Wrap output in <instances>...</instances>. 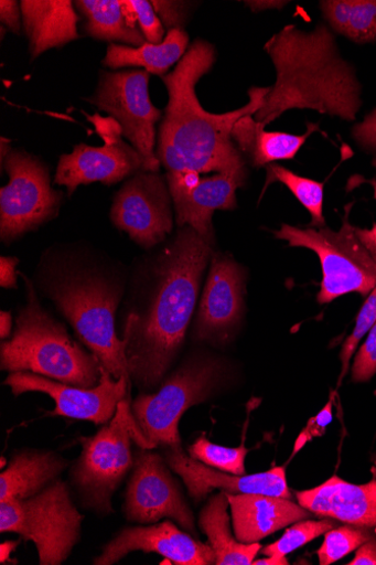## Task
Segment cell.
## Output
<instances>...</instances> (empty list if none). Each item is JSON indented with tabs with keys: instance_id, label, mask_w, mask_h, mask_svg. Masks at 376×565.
Masks as SVG:
<instances>
[{
	"instance_id": "cell-1",
	"label": "cell",
	"mask_w": 376,
	"mask_h": 565,
	"mask_svg": "<svg viewBox=\"0 0 376 565\" xmlns=\"http://www.w3.org/2000/svg\"><path fill=\"white\" fill-rule=\"evenodd\" d=\"M213 245L185 226L138 270L125 335L130 377L155 387L173 365L195 311Z\"/></svg>"
},
{
	"instance_id": "cell-2",
	"label": "cell",
	"mask_w": 376,
	"mask_h": 565,
	"mask_svg": "<svg viewBox=\"0 0 376 565\" xmlns=\"http://www.w3.org/2000/svg\"><path fill=\"white\" fill-rule=\"evenodd\" d=\"M217 51L198 39L175 70L163 79L169 103L159 126L155 156L168 177L225 173L247 178L243 153L233 140L237 121L255 116L270 87H251L244 108L224 115L204 110L196 95V85L214 67Z\"/></svg>"
},
{
	"instance_id": "cell-3",
	"label": "cell",
	"mask_w": 376,
	"mask_h": 565,
	"mask_svg": "<svg viewBox=\"0 0 376 565\" xmlns=\"http://www.w3.org/2000/svg\"><path fill=\"white\" fill-rule=\"evenodd\" d=\"M277 72L254 119L265 127L290 110H313L355 121L363 106L362 84L326 24L305 31L284 26L264 45Z\"/></svg>"
},
{
	"instance_id": "cell-4",
	"label": "cell",
	"mask_w": 376,
	"mask_h": 565,
	"mask_svg": "<svg viewBox=\"0 0 376 565\" xmlns=\"http://www.w3.org/2000/svg\"><path fill=\"white\" fill-rule=\"evenodd\" d=\"M43 291L71 323L80 341L115 380L131 379L127 348L120 340L116 315L125 285L116 273L79 249L47 255L41 271Z\"/></svg>"
},
{
	"instance_id": "cell-5",
	"label": "cell",
	"mask_w": 376,
	"mask_h": 565,
	"mask_svg": "<svg viewBox=\"0 0 376 565\" xmlns=\"http://www.w3.org/2000/svg\"><path fill=\"white\" fill-rule=\"evenodd\" d=\"M22 277L28 302L17 319L13 338L0 347V369L29 372L83 388L98 385L103 369L99 359L86 352L66 327L44 310L33 284Z\"/></svg>"
},
{
	"instance_id": "cell-6",
	"label": "cell",
	"mask_w": 376,
	"mask_h": 565,
	"mask_svg": "<svg viewBox=\"0 0 376 565\" xmlns=\"http://www.w3.org/2000/svg\"><path fill=\"white\" fill-rule=\"evenodd\" d=\"M226 374L223 359L194 355L155 394L139 395L132 403V414L150 447H181L179 425L183 415L190 407L210 398L224 383Z\"/></svg>"
},
{
	"instance_id": "cell-7",
	"label": "cell",
	"mask_w": 376,
	"mask_h": 565,
	"mask_svg": "<svg viewBox=\"0 0 376 565\" xmlns=\"http://www.w3.org/2000/svg\"><path fill=\"white\" fill-rule=\"evenodd\" d=\"M352 207L353 203L346 205L339 231L283 224L275 232L276 237L287 241L290 247H304L318 255L322 269L319 303H329L352 292L367 296L376 287V262L350 222Z\"/></svg>"
},
{
	"instance_id": "cell-8",
	"label": "cell",
	"mask_w": 376,
	"mask_h": 565,
	"mask_svg": "<svg viewBox=\"0 0 376 565\" xmlns=\"http://www.w3.org/2000/svg\"><path fill=\"white\" fill-rule=\"evenodd\" d=\"M132 438L142 448H151L136 423L130 397L120 402L109 425L93 437L79 438L83 451L72 476L87 507L112 511V495L135 465Z\"/></svg>"
},
{
	"instance_id": "cell-9",
	"label": "cell",
	"mask_w": 376,
	"mask_h": 565,
	"mask_svg": "<svg viewBox=\"0 0 376 565\" xmlns=\"http://www.w3.org/2000/svg\"><path fill=\"white\" fill-rule=\"evenodd\" d=\"M83 520L62 481L31 498L0 502V531L33 542L42 565L67 559L80 540Z\"/></svg>"
},
{
	"instance_id": "cell-10",
	"label": "cell",
	"mask_w": 376,
	"mask_h": 565,
	"mask_svg": "<svg viewBox=\"0 0 376 565\" xmlns=\"http://www.w3.org/2000/svg\"><path fill=\"white\" fill-rule=\"evenodd\" d=\"M2 167L10 182L0 190V238L11 243L55 218L63 192L51 186L49 170L24 150H11Z\"/></svg>"
},
{
	"instance_id": "cell-11",
	"label": "cell",
	"mask_w": 376,
	"mask_h": 565,
	"mask_svg": "<svg viewBox=\"0 0 376 565\" xmlns=\"http://www.w3.org/2000/svg\"><path fill=\"white\" fill-rule=\"evenodd\" d=\"M149 79L150 74L143 70L101 73L96 92L88 102L120 125L122 136L142 159V171L158 172L155 125L163 113L152 105Z\"/></svg>"
},
{
	"instance_id": "cell-12",
	"label": "cell",
	"mask_w": 376,
	"mask_h": 565,
	"mask_svg": "<svg viewBox=\"0 0 376 565\" xmlns=\"http://www.w3.org/2000/svg\"><path fill=\"white\" fill-rule=\"evenodd\" d=\"M104 139L101 147L77 145L72 153L60 160L55 183L67 188L73 195L79 185L100 182L112 185L143 169L139 152L122 139L120 125L111 117L98 114L86 116Z\"/></svg>"
},
{
	"instance_id": "cell-13",
	"label": "cell",
	"mask_w": 376,
	"mask_h": 565,
	"mask_svg": "<svg viewBox=\"0 0 376 565\" xmlns=\"http://www.w3.org/2000/svg\"><path fill=\"white\" fill-rule=\"evenodd\" d=\"M172 204L166 178L157 172H138L118 191L111 221L139 246L150 249L172 233Z\"/></svg>"
},
{
	"instance_id": "cell-14",
	"label": "cell",
	"mask_w": 376,
	"mask_h": 565,
	"mask_svg": "<svg viewBox=\"0 0 376 565\" xmlns=\"http://www.w3.org/2000/svg\"><path fill=\"white\" fill-rule=\"evenodd\" d=\"M15 396L29 392L47 394L56 402V408L49 416L67 417L104 425L114 419L121 401L130 397V380L119 381L101 369L98 385L83 388L50 380L29 372L11 373L7 379Z\"/></svg>"
},
{
	"instance_id": "cell-15",
	"label": "cell",
	"mask_w": 376,
	"mask_h": 565,
	"mask_svg": "<svg viewBox=\"0 0 376 565\" xmlns=\"http://www.w3.org/2000/svg\"><path fill=\"white\" fill-rule=\"evenodd\" d=\"M125 512L135 523L151 524L172 519L191 534H196L193 513L164 459L147 449L136 457Z\"/></svg>"
},
{
	"instance_id": "cell-16",
	"label": "cell",
	"mask_w": 376,
	"mask_h": 565,
	"mask_svg": "<svg viewBox=\"0 0 376 565\" xmlns=\"http://www.w3.org/2000/svg\"><path fill=\"white\" fill-rule=\"evenodd\" d=\"M245 287L246 274L233 256L213 253L194 328L196 341L232 340L241 322Z\"/></svg>"
},
{
	"instance_id": "cell-17",
	"label": "cell",
	"mask_w": 376,
	"mask_h": 565,
	"mask_svg": "<svg viewBox=\"0 0 376 565\" xmlns=\"http://www.w3.org/2000/svg\"><path fill=\"white\" fill-rule=\"evenodd\" d=\"M246 179L225 173L204 178L197 174L166 175L178 225L193 228L214 245L213 214L237 209L236 191L246 183Z\"/></svg>"
},
{
	"instance_id": "cell-18",
	"label": "cell",
	"mask_w": 376,
	"mask_h": 565,
	"mask_svg": "<svg viewBox=\"0 0 376 565\" xmlns=\"http://www.w3.org/2000/svg\"><path fill=\"white\" fill-rule=\"evenodd\" d=\"M157 553L179 565L216 564V554L207 544L194 540L166 521L149 527H130L107 543L94 564L112 565L131 552Z\"/></svg>"
},
{
	"instance_id": "cell-19",
	"label": "cell",
	"mask_w": 376,
	"mask_h": 565,
	"mask_svg": "<svg viewBox=\"0 0 376 565\" xmlns=\"http://www.w3.org/2000/svg\"><path fill=\"white\" fill-rule=\"evenodd\" d=\"M166 460L169 467L182 478L190 495L197 502L214 489L232 494L254 493L292 498L284 467H276L270 471L253 476H228L185 455L181 447L171 448L166 452Z\"/></svg>"
},
{
	"instance_id": "cell-20",
	"label": "cell",
	"mask_w": 376,
	"mask_h": 565,
	"mask_svg": "<svg viewBox=\"0 0 376 565\" xmlns=\"http://www.w3.org/2000/svg\"><path fill=\"white\" fill-rule=\"evenodd\" d=\"M299 504L316 518L346 525L376 527V480L362 486L334 476L311 490L296 493Z\"/></svg>"
},
{
	"instance_id": "cell-21",
	"label": "cell",
	"mask_w": 376,
	"mask_h": 565,
	"mask_svg": "<svg viewBox=\"0 0 376 565\" xmlns=\"http://www.w3.org/2000/svg\"><path fill=\"white\" fill-rule=\"evenodd\" d=\"M227 495L236 539L245 544L258 543L311 516L310 511L291 499L254 493Z\"/></svg>"
},
{
	"instance_id": "cell-22",
	"label": "cell",
	"mask_w": 376,
	"mask_h": 565,
	"mask_svg": "<svg viewBox=\"0 0 376 565\" xmlns=\"http://www.w3.org/2000/svg\"><path fill=\"white\" fill-rule=\"evenodd\" d=\"M71 0H23L22 22L32 60L78 40L79 17Z\"/></svg>"
},
{
	"instance_id": "cell-23",
	"label": "cell",
	"mask_w": 376,
	"mask_h": 565,
	"mask_svg": "<svg viewBox=\"0 0 376 565\" xmlns=\"http://www.w3.org/2000/svg\"><path fill=\"white\" fill-rule=\"evenodd\" d=\"M320 131L319 125L308 122L307 132L302 136L281 131H266L262 124L253 116H246L236 122L233 140L255 168H264L278 161H289L313 132Z\"/></svg>"
},
{
	"instance_id": "cell-24",
	"label": "cell",
	"mask_w": 376,
	"mask_h": 565,
	"mask_svg": "<svg viewBox=\"0 0 376 565\" xmlns=\"http://www.w3.org/2000/svg\"><path fill=\"white\" fill-rule=\"evenodd\" d=\"M66 460L50 451L15 455L0 475V502L31 498L55 481L66 469Z\"/></svg>"
},
{
	"instance_id": "cell-25",
	"label": "cell",
	"mask_w": 376,
	"mask_h": 565,
	"mask_svg": "<svg viewBox=\"0 0 376 565\" xmlns=\"http://www.w3.org/2000/svg\"><path fill=\"white\" fill-rule=\"evenodd\" d=\"M189 42L190 36L184 30H171L160 44L146 42L136 47L111 43L107 46L103 64L112 70L143 67L150 75L164 77L185 56Z\"/></svg>"
},
{
	"instance_id": "cell-26",
	"label": "cell",
	"mask_w": 376,
	"mask_h": 565,
	"mask_svg": "<svg viewBox=\"0 0 376 565\" xmlns=\"http://www.w3.org/2000/svg\"><path fill=\"white\" fill-rule=\"evenodd\" d=\"M227 492L212 497L200 515V526L216 554L217 565H249L261 548L258 543L238 542L230 531Z\"/></svg>"
},
{
	"instance_id": "cell-27",
	"label": "cell",
	"mask_w": 376,
	"mask_h": 565,
	"mask_svg": "<svg viewBox=\"0 0 376 565\" xmlns=\"http://www.w3.org/2000/svg\"><path fill=\"white\" fill-rule=\"evenodd\" d=\"M74 6L85 20L84 32L93 39L136 47L147 42L140 29L127 24L120 0H77Z\"/></svg>"
},
{
	"instance_id": "cell-28",
	"label": "cell",
	"mask_w": 376,
	"mask_h": 565,
	"mask_svg": "<svg viewBox=\"0 0 376 565\" xmlns=\"http://www.w3.org/2000/svg\"><path fill=\"white\" fill-rule=\"evenodd\" d=\"M320 10L334 33L357 44L376 42V0H324Z\"/></svg>"
},
{
	"instance_id": "cell-29",
	"label": "cell",
	"mask_w": 376,
	"mask_h": 565,
	"mask_svg": "<svg viewBox=\"0 0 376 565\" xmlns=\"http://www.w3.org/2000/svg\"><path fill=\"white\" fill-rule=\"evenodd\" d=\"M266 171L265 189L275 182L283 183L311 215V227L322 228L326 226L324 216V183L303 178L275 163L267 166Z\"/></svg>"
},
{
	"instance_id": "cell-30",
	"label": "cell",
	"mask_w": 376,
	"mask_h": 565,
	"mask_svg": "<svg viewBox=\"0 0 376 565\" xmlns=\"http://www.w3.org/2000/svg\"><path fill=\"white\" fill-rule=\"evenodd\" d=\"M190 456L201 463L235 476H245V458L248 449L241 445L228 448L212 444L205 437L198 438L190 448Z\"/></svg>"
},
{
	"instance_id": "cell-31",
	"label": "cell",
	"mask_w": 376,
	"mask_h": 565,
	"mask_svg": "<svg viewBox=\"0 0 376 565\" xmlns=\"http://www.w3.org/2000/svg\"><path fill=\"white\" fill-rule=\"evenodd\" d=\"M370 529L345 525L326 533L324 544L316 554L321 565H331L373 537Z\"/></svg>"
},
{
	"instance_id": "cell-32",
	"label": "cell",
	"mask_w": 376,
	"mask_h": 565,
	"mask_svg": "<svg viewBox=\"0 0 376 565\" xmlns=\"http://www.w3.org/2000/svg\"><path fill=\"white\" fill-rule=\"evenodd\" d=\"M334 520L300 521L287 530L284 535L276 543L266 546L262 554L267 556H287L291 552L302 547L322 534L336 527Z\"/></svg>"
},
{
	"instance_id": "cell-33",
	"label": "cell",
	"mask_w": 376,
	"mask_h": 565,
	"mask_svg": "<svg viewBox=\"0 0 376 565\" xmlns=\"http://www.w3.org/2000/svg\"><path fill=\"white\" fill-rule=\"evenodd\" d=\"M376 322V287L370 291L364 305L361 308L356 319L355 328L352 334L346 339L341 350L340 359L342 371L340 384L347 375L351 359L362 339L369 332Z\"/></svg>"
},
{
	"instance_id": "cell-34",
	"label": "cell",
	"mask_w": 376,
	"mask_h": 565,
	"mask_svg": "<svg viewBox=\"0 0 376 565\" xmlns=\"http://www.w3.org/2000/svg\"><path fill=\"white\" fill-rule=\"evenodd\" d=\"M376 374V322L359 348L352 369L354 383H365Z\"/></svg>"
},
{
	"instance_id": "cell-35",
	"label": "cell",
	"mask_w": 376,
	"mask_h": 565,
	"mask_svg": "<svg viewBox=\"0 0 376 565\" xmlns=\"http://www.w3.org/2000/svg\"><path fill=\"white\" fill-rule=\"evenodd\" d=\"M157 17L164 28L171 30H184L191 13L192 3L174 2V0H152L150 2Z\"/></svg>"
},
{
	"instance_id": "cell-36",
	"label": "cell",
	"mask_w": 376,
	"mask_h": 565,
	"mask_svg": "<svg viewBox=\"0 0 376 565\" xmlns=\"http://www.w3.org/2000/svg\"><path fill=\"white\" fill-rule=\"evenodd\" d=\"M138 15L140 31L147 42L152 44L163 43L165 40V28L157 17L152 6L147 0H132Z\"/></svg>"
},
{
	"instance_id": "cell-37",
	"label": "cell",
	"mask_w": 376,
	"mask_h": 565,
	"mask_svg": "<svg viewBox=\"0 0 376 565\" xmlns=\"http://www.w3.org/2000/svg\"><path fill=\"white\" fill-rule=\"evenodd\" d=\"M355 142L372 156V164L376 168V108L352 129Z\"/></svg>"
},
{
	"instance_id": "cell-38",
	"label": "cell",
	"mask_w": 376,
	"mask_h": 565,
	"mask_svg": "<svg viewBox=\"0 0 376 565\" xmlns=\"http://www.w3.org/2000/svg\"><path fill=\"white\" fill-rule=\"evenodd\" d=\"M333 404L334 398L331 397L330 402L324 408H322L321 413L309 422L307 430L301 435L305 436V438L300 440L302 444H304L308 438L320 437L325 434L326 427L333 422Z\"/></svg>"
},
{
	"instance_id": "cell-39",
	"label": "cell",
	"mask_w": 376,
	"mask_h": 565,
	"mask_svg": "<svg viewBox=\"0 0 376 565\" xmlns=\"http://www.w3.org/2000/svg\"><path fill=\"white\" fill-rule=\"evenodd\" d=\"M21 4L15 0H2L0 2V21L12 32L20 34L22 25Z\"/></svg>"
},
{
	"instance_id": "cell-40",
	"label": "cell",
	"mask_w": 376,
	"mask_h": 565,
	"mask_svg": "<svg viewBox=\"0 0 376 565\" xmlns=\"http://www.w3.org/2000/svg\"><path fill=\"white\" fill-rule=\"evenodd\" d=\"M18 266L19 259L13 256L0 258V286L8 289L18 287Z\"/></svg>"
},
{
	"instance_id": "cell-41",
	"label": "cell",
	"mask_w": 376,
	"mask_h": 565,
	"mask_svg": "<svg viewBox=\"0 0 376 565\" xmlns=\"http://www.w3.org/2000/svg\"><path fill=\"white\" fill-rule=\"evenodd\" d=\"M364 182L368 183L374 191V199L376 200V179L373 180H364ZM355 233L368 253L372 255V258L376 262V224L370 230H363L355 227Z\"/></svg>"
},
{
	"instance_id": "cell-42",
	"label": "cell",
	"mask_w": 376,
	"mask_h": 565,
	"mask_svg": "<svg viewBox=\"0 0 376 565\" xmlns=\"http://www.w3.org/2000/svg\"><path fill=\"white\" fill-rule=\"evenodd\" d=\"M350 565H376V537H372L356 550Z\"/></svg>"
},
{
	"instance_id": "cell-43",
	"label": "cell",
	"mask_w": 376,
	"mask_h": 565,
	"mask_svg": "<svg viewBox=\"0 0 376 565\" xmlns=\"http://www.w3.org/2000/svg\"><path fill=\"white\" fill-rule=\"evenodd\" d=\"M245 4L254 12H262L267 10H281L286 6H288V2H278V0H251V2H245Z\"/></svg>"
},
{
	"instance_id": "cell-44",
	"label": "cell",
	"mask_w": 376,
	"mask_h": 565,
	"mask_svg": "<svg viewBox=\"0 0 376 565\" xmlns=\"http://www.w3.org/2000/svg\"><path fill=\"white\" fill-rule=\"evenodd\" d=\"M120 3H121L122 13L125 15V19H126L129 28L135 29V30L139 29L137 26L138 15H137V11H136L132 0H120Z\"/></svg>"
},
{
	"instance_id": "cell-45",
	"label": "cell",
	"mask_w": 376,
	"mask_h": 565,
	"mask_svg": "<svg viewBox=\"0 0 376 565\" xmlns=\"http://www.w3.org/2000/svg\"><path fill=\"white\" fill-rule=\"evenodd\" d=\"M12 331V315L10 312L2 311L0 313V338L7 340L10 338Z\"/></svg>"
},
{
	"instance_id": "cell-46",
	"label": "cell",
	"mask_w": 376,
	"mask_h": 565,
	"mask_svg": "<svg viewBox=\"0 0 376 565\" xmlns=\"http://www.w3.org/2000/svg\"><path fill=\"white\" fill-rule=\"evenodd\" d=\"M19 543V541H10L0 545V563L7 564L11 562V554L18 547Z\"/></svg>"
},
{
	"instance_id": "cell-47",
	"label": "cell",
	"mask_w": 376,
	"mask_h": 565,
	"mask_svg": "<svg viewBox=\"0 0 376 565\" xmlns=\"http://www.w3.org/2000/svg\"><path fill=\"white\" fill-rule=\"evenodd\" d=\"M255 565H288L287 556H268L267 558L256 559L253 562Z\"/></svg>"
},
{
	"instance_id": "cell-48",
	"label": "cell",
	"mask_w": 376,
	"mask_h": 565,
	"mask_svg": "<svg viewBox=\"0 0 376 565\" xmlns=\"http://www.w3.org/2000/svg\"><path fill=\"white\" fill-rule=\"evenodd\" d=\"M372 473L376 478V455L373 457V468Z\"/></svg>"
},
{
	"instance_id": "cell-49",
	"label": "cell",
	"mask_w": 376,
	"mask_h": 565,
	"mask_svg": "<svg viewBox=\"0 0 376 565\" xmlns=\"http://www.w3.org/2000/svg\"><path fill=\"white\" fill-rule=\"evenodd\" d=\"M6 463H7L6 458H3V459H2V468H4V467H6Z\"/></svg>"
}]
</instances>
